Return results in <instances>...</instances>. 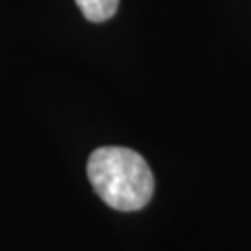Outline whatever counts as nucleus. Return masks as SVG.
Here are the masks:
<instances>
[{
    "label": "nucleus",
    "instance_id": "1",
    "mask_svg": "<svg viewBox=\"0 0 251 251\" xmlns=\"http://www.w3.org/2000/svg\"><path fill=\"white\" fill-rule=\"evenodd\" d=\"M88 180L109 207L143 209L153 197L155 180L149 163L126 147H100L88 159Z\"/></svg>",
    "mask_w": 251,
    "mask_h": 251
},
{
    "label": "nucleus",
    "instance_id": "2",
    "mask_svg": "<svg viewBox=\"0 0 251 251\" xmlns=\"http://www.w3.org/2000/svg\"><path fill=\"white\" fill-rule=\"evenodd\" d=\"M75 4L80 6L82 15L88 21L100 23V21H107L113 17L120 0H75Z\"/></svg>",
    "mask_w": 251,
    "mask_h": 251
}]
</instances>
